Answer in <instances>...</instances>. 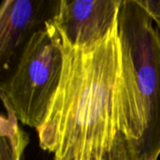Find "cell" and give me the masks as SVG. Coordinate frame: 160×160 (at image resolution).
I'll list each match as a JSON object with an SVG mask.
<instances>
[{"instance_id": "1", "label": "cell", "mask_w": 160, "mask_h": 160, "mask_svg": "<svg viewBox=\"0 0 160 160\" xmlns=\"http://www.w3.org/2000/svg\"><path fill=\"white\" fill-rule=\"evenodd\" d=\"M61 81L42 125L39 146L53 160L100 158L119 134L140 142L145 118L133 61L119 20L100 41L62 43Z\"/></svg>"}, {"instance_id": "2", "label": "cell", "mask_w": 160, "mask_h": 160, "mask_svg": "<svg viewBox=\"0 0 160 160\" xmlns=\"http://www.w3.org/2000/svg\"><path fill=\"white\" fill-rule=\"evenodd\" d=\"M63 67L62 41L48 20L25 42L15 70L2 83L4 106L13 112L18 121L38 129L56 94Z\"/></svg>"}, {"instance_id": "3", "label": "cell", "mask_w": 160, "mask_h": 160, "mask_svg": "<svg viewBox=\"0 0 160 160\" xmlns=\"http://www.w3.org/2000/svg\"><path fill=\"white\" fill-rule=\"evenodd\" d=\"M120 31L127 41L142 103L145 132L141 142L144 160L160 156V33L140 0H123Z\"/></svg>"}, {"instance_id": "4", "label": "cell", "mask_w": 160, "mask_h": 160, "mask_svg": "<svg viewBox=\"0 0 160 160\" xmlns=\"http://www.w3.org/2000/svg\"><path fill=\"white\" fill-rule=\"evenodd\" d=\"M123 0H60L49 20L62 43L82 48L102 40L119 20Z\"/></svg>"}, {"instance_id": "5", "label": "cell", "mask_w": 160, "mask_h": 160, "mask_svg": "<svg viewBox=\"0 0 160 160\" xmlns=\"http://www.w3.org/2000/svg\"><path fill=\"white\" fill-rule=\"evenodd\" d=\"M50 2L33 0H4L0 7V59L7 68L14 52L23 41L36 32V26L43 21L44 8Z\"/></svg>"}, {"instance_id": "6", "label": "cell", "mask_w": 160, "mask_h": 160, "mask_svg": "<svg viewBox=\"0 0 160 160\" xmlns=\"http://www.w3.org/2000/svg\"><path fill=\"white\" fill-rule=\"evenodd\" d=\"M4 107L7 115L1 116V160H21L28 136L20 128L13 112L8 106Z\"/></svg>"}, {"instance_id": "7", "label": "cell", "mask_w": 160, "mask_h": 160, "mask_svg": "<svg viewBox=\"0 0 160 160\" xmlns=\"http://www.w3.org/2000/svg\"><path fill=\"white\" fill-rule=\"evenodd\" d=\"M94 160H144L140 142L124 134H119L110 148L98 158Z\"/></svg>"}, {"instance_id": "8", "label": "cell", "mask_w": 160, "mask_h": 160, "mask_svg": "<svg viewBox=\"0 0 160 160\" xmlns=\"http://www.w3.org/2000/svg\"><path fill=\"white\" fill-rule=\"evenodd\" d=\"M140 3L154 20L160 22V0H140Z\"/></svg>"}, {"instance_id": "9", "label": "cell", "mask_w": 160, "mask_h": 160, "mask_svg": "<svg viewBox=\"0 0 160 160\" xmlns=\"http://www.w3.org/2000/svg\"><path fill=\"white\" fill-rule=\"evenodd\" d=\"M154 20V19H153ZM155 21V22H156V25H157V27H158V31H159L160 33V22L158 21H156V20H154Z\"/></svg>"}]
</instances>
